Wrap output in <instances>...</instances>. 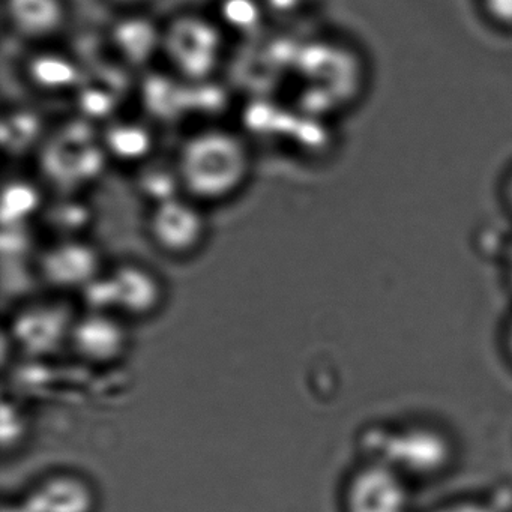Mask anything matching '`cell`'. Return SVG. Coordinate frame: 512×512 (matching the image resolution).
Masks as SVG:
<instances>
[{"mask_svg":"<svg viewBox=\"0 0 512 512\" xmlns=\"http://www.w3.org/2000/svg\"><path fill=\"white\" fill-rule=\"evenodd\" d=\"M250 154L236 134L203 130L182 145L176 176L185 196L197 203H215L238 193L250 175Z\"/></svg>","mask_w":512,"mask_h":512,"instance_id":"6da1fadb","label":"cell"},{"mask_svg":"<svg viewBox=\"0 0 512 512\" xmlns=\"http://www.w3.org/2000/svg\"><path fill=\"white\" fill-rule=\"evenodd\" d=\"M341 511L410 512L409 481L388 464H365L347 479L341 494Z\"/></svg>","mask_w":512,"mask_h":512,"instance_id":"7a4b0ae2","label":"cell"},{"mask_svg":"<svg viewBox=\"0 0 512 512\" xmlns=\"http://www.w3.org/2000/svg\"><path fill=\"white\" fill-rule=\"evenodd\" d=\"M206 218L190 197L176 196L155 203L149 217V235L154 244L175 257L196 253L206 238Z\"/></svg>","mask_w":512,"mask_h":512,"instance_id":"3957f363","label":"cell"},{"mask_svg":"<svg viewBox=\"0 0 512 512\" xmlns=\"http://www.w3.org/2000/svg\"><path fill=\"white\" fill-rule=\"evenodd\" d=\"M98 289L106 293L104 311L113 308L122 314L148 316L157 310L163 299V286L154 272L140 265H121L109 277L94 281Z\"/></svg>","mask_w":512,"mask_h":512,"instance_id":"277c9868","label":"cell"},{"mask_svg":"<svg viewBox=\"0 0 512 512\" xmlns=\"http://www.w3.org/2000/svg\"><path fill=\"white\" fill-rule=\"evenodd\" d=\"M167 35V53L185 76L200 79L217 64L220 41L209 23L197 19L179 20Z\"/></svg>","mask_w":512,"mask_h":512,"instance_id":"5b68a950","label":"cell"},{"mask_svg":"<svg viewBox=\"0 0 512 512\" xmlns=\"http://www.w3.org/2000/svg\"><path fill=\"white\" fill-rule=\"evenodd\" d=\"M77 355L88 362H110L121 358L127 349V329L110 311H92L76 320L70 335Z\"/></svg>","mask_w":512,"mask_h":512,"instance_id":"8992f818","label":"cell"},{"mask_svg":"<svg viewBox=\"0 0 512 512\" xmlns=\"http://www.w3.org/2000/svg\"><path fill=\"white\" fill-rule=\"evenodd\" d=\"M44 277L64 289H86L100 277V257L91 245L67 241L47 251L43 259Z\"/></svg>","mask_w":512,"mask_h":512,"instance_id":"52a82bcc","label":"cell"},{"mask_svg":"<svg viewBox=\"0 0 512 512\" xmlns=\"http://www.w3.org/2000/svg\"><path fill=\"white\" fill-rule=\"evenodd\" d=\"M26 508L29 512H94V488L82 476L59 473L34 488Z\"/></svg>","mask_w":512,"mask_h":512,"instance_id":"ba28073f","label":"cell"},{"mask_svg":"<svg viewBox=\"0 0 512 512\" xmlns=\"http://www.w3.org/2000/svg\"><path fill=\"white\" fill-rule=\"evenodd\" d=\"M5 7L14 31L25 38L44 40L64 26L62 0H7Z\"/></svg>","mask_w":512,"mask_h":512,"instance_id":"9c48e42d","label":"cell"},{"mask_svg":"<svg viewBox=\"0 0 512 512\" xmlns=\"http://www.w3.org/2000/svg\"><path fill=\"white\" fill-rule=\"evenodd\" d=\"M73 325V320H68L59 308L49 305L29 308L17 320V338L28 349L50 350L61 340L70 341Z\"/></svg>","mask_w":512,"mask_h":512,"instance_id":"30bf717a","label":"cell"},{"mask_svg":"<svg viewBox=\"0 0 512 512\" xmlns=\"http://www.w3.org/2000/svg\"><path fill=\"white\" fill-rule=\"evenodd\" d=\"M29 76L34 80L35 85L52 89V91H59V89L62 91L79 82V70L74 62L52 53L32 58L29 64Z\"/></svg>","mask_w":512,"mask_h":512,"instance_id":"8fae6325","label":"cell"},{"mask_svg":"<svg viewBox=\"0 0 512 512\" xmlns=\"http://www.w3.org/2000/svg\"><path fill=\"white\" fill-rule=\"evenodd\" d=\"M110 154L122 160H136L151 151V134L134 124H119L110 128L106 137Z\"/></svg>","mask_w":512,"mask_h":512,"instance_id":"7c38bea8","label":"cell"},{"mask_svg":"<svg viewBox=\"0 0 512 512\" xmlns=\"http://www.w3.org/2000/svg\"><path fill=\"white\" fill-rule=\"evenodd\" d=\"M160 40L154 26L146 22H125L116 31V43L131 61H145L157 49Z\"/></svg>","mask_w":512,"mask_h":512,"instance_id":"4fadbf2b","label":"cell"},{"mask_svg":"<svg viewBox=\"0 0 512 512\" xmlns=\"http://www.w3.org/2000/svg\"><path fill=\"white\" fill-rule=\"evenodd\" d=\"M221 16L224 22L239 31H251L259 26L262 20L257 0H223L221 2Z\"/></svg>","mask_w":512,"mask_h":512,"instance_id":"5bb4252c","label":"cell"},{"mask_svg":"<svg viewBox=\"0 0 512 512\" xmlns=\"http://www.w3.org/2000/svg\"><path fill=\"white\" fill-rule=\"evenodd\" d=\"M482 19L503 34H512V0H476Z\"/></svg>","mask_w":512,"mask_h":512,"instance_id":"9a60e30c","label":"cell"},{"mask_svg":"<svg viewBox=\"0 0 512 512\" xmlns=\"http://www.w3.org/2000/svg\"><path fill=\"white\" fill-rule=\"evenodd\" d=\"M5 197H10L13 205V215L19 212H28L37 203V193L25 184H13L10 190L5 191Z\"/></svg>","mask_w":512,"mask_h":512,"instance_id":"2e32d148","label":"cell"},{"mask_svg":"<svg viewBox=\"0 0 512 512\" xmlns=\"http://www.w3.org/2000/svg\"><path fill=\"white\" fill-rule=\"evenodd\" d=\"M430 512H500L496 506L482 500H454V502L443 503Z\"/></svg>","mask_w":512,"mask_h":512,"instance_id":"e0dca14e","label":"cell"},{"mask_svg":"<svg viewBox=\"0 0 512 512\" xmlns=\"http://www.w3.org/2000/svg\"><path fill=\"white\" fill-rule=\"evenodd\" d=\"M506 196H508L509 205L512 206V172L509 178L506 179Z\"/></svg>","mask_w":512,"mask_h":512,"instance_id":"ac0fdd59","label":"cell"},{"mask_svg":"<svg viewBox=\"0 0 512 512\" xmlns=\"http://www.w3.org/2000/svg\"><path fill=\"white\" fill-rule=\"evenodd\" d=\"M509 347H511V353H512V328L509 329Z\"/></svg>","mask_w":512,"mask_h":512,"instance_id":"d6986e66","label":"cell"}]
</instances>
